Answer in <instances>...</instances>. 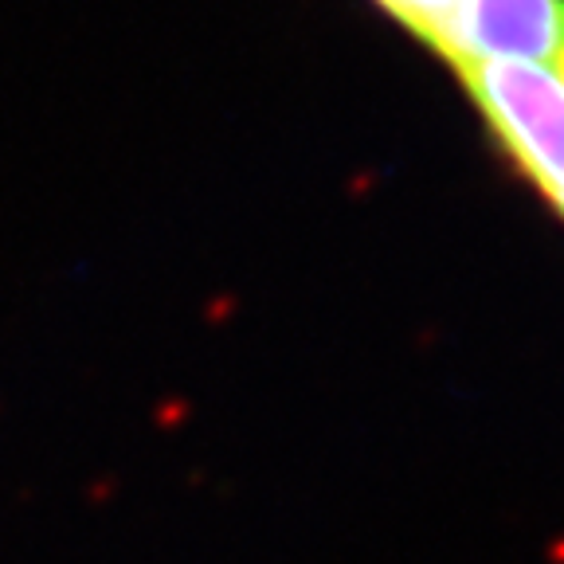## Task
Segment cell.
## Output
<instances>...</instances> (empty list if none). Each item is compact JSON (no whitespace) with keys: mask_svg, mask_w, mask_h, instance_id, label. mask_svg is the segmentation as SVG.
Instances as JSON below:
<instances>
[{"mask_svg":"<svg viewBox=\"0 0 564 564\" xmlns=\"http://www.w3.org/2000/svg\"><path fill=\"white\" fill-rule=\"evenodd\" d=\"M564 47V0H467L447 59L556 63Z\"/></svg>","mask_w":564,"mask_h":564,"instance_id":"cell-2","label":"cell"},{"mask_svg":"<svg viewBox=\"0 0 564 564\" xmlns=\"http://www.w3.org/2000/svg\"><path fill=\"white\" fill-rule=\"evenodd\" d=\"M470 98L525 176L564 216V83L541 63H463Z\"/></svg>","mask_w":564,"mask_h":564,"instance_id":"cell-1","label":"cell"},{"mask_svg":"<svg viewBox=\"0 0 564 564\" xmlns=\"http://www.w3.org/2000/svg\"><path fill=\"white\" fill-rule=\"evenodd\" d=\"M408 32H415L420 40L435 47L447 59L451 44H455L458 20L467 12V0H380Z\"/></svg>","mask_w":564,"mask_h":564,"instance_id":"cell-3","label":"cell"},{"mask_svg":"<svg viewBox=\"0 0 564 564\" xmlns=\"http://www.w3.org/2000/svg\"><path fill=\"white\" fill-rule=\"evenodd\" d=\"M556 70H561V83H564V47H561V55H556Z\"/></svg>","mask_w":564,"mask_h":564,"instance_id":"cell-4","label":"cell"}]
</instances>
